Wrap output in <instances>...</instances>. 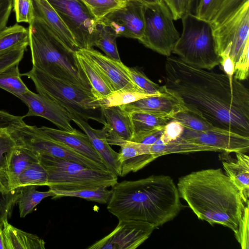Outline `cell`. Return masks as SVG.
Wrapping results in <instances>:
<instances>
[{"label": "cell", "instance_id": "cell-5", "mask_svg": "<svg viewBox=\"0 0 249 249\" xmlns=\"http://www.w3.org/2000/svg\"><path fill=\"white\" fill-rule=\"evenodd\" d=\"M21 75L32 80L38 93L53 101L69 113L86 121L93 120L104 125L106 124L100 100L92 91L53 77L33 66Z\"/></svg>", "mask_w": 249, "mask_h": 249}, {"label": "cell", "instance_id": "cell-39", "mask_svg": "<svg viewBox=\"0 0 249 249\" xmlns=\"http://www.w3.org/2000/svg\"><path fill=\"white\" fill-rule=\"evenodd\" d=\"M135 91L114 92L109 95L100 99L102 107L127 105L140 99L156 96Z\"/></svg>", "mask_w": 249, "mask_h": 249}, {"label": "cell", "instance_id": "cell-50", "mask_svg": "<svg viewBox=\"0 0 249 249\" xmlns=\"http://www.w3.org/2000/svg\"><path fill=\"white\" fill-rule=\"evenodd\" d=\"M170 10L174 20L181 19L187 13L188 0H163Z\"/></svg>", "mask_w": 249, "mask_h": 249}, {"label": "cell", "instance_id": "cell-52", "mask_svg": "<svg viewBox=\"0 0 249 249\" xmlns=\"http://www.w3.org/2000/svg\"><path fill=\"white\" fill-rule=\"evenodd\" d=\"M220 57V64L222 66L225 74L230 78L233 77L235 64L229 55H224Z\"/></svg>", "mask_w": 249, "mask_h": 249}, {"label": "cell", "instance_id": "cell-10", "mask_svg": "<svg viewBox=\"0 0 249 249\" xmlns=\"http://www.w3.org/2000/svg\"><path fill=\"white\" fill-rule=\"evenodd\" d=\"M213 32L219 56L229 55L235 64L249 45V2L213 28Z\"/></svg>", "mask_w": 249, "mask_h": 249}, {"label": "cell", "instance_id": "cell-17", "mask_svg": "<svg viewBox=\"0 0 249 249\" xmlns=\"http://www.w3.org/2000/svg\"><path fill=\"white\" fill-rule=\"evenodd\" d=\"M106 139L109 145L121 147V177L140 170L156 159L151 154L149 144L125 140L111 131L107 132Z\"/></svg>", "mask_w": 249, "mask_h": 249}, {"label": "cell", "instance_id": "cell-41", "mask_svg": "<svg viewBox=\"0 0 249 249\" xmlns=\"http://www.w3.org/2000/svg\"><path fill=\"white\" fill-rule=\"evenodd\" d=\"M248 2H249V0H224L210 22L213 28L225 21Z\"/></svg>", "mask_w": 249, "mask_h": 249}, {"label": "cell", "instance_id": "cell-4", "mask_svg": "<svg viewBox=\"0 0 249 249\" xmlns=\"http://www.w3.org/2000/svg\"><path fill=\"white\" fill-rule=\"evenodd\" d=\"M28 31L33 67L53 77L93 91L75 52L70 50L43 21L34 17Z\"/></svg>", "mask_w": 249, "mask_h": 249}, {"label": "cell", "instance_id": "cell-37", "mask_svg": "<svg viewBox=\"0 0 249 249\" xmlns=\"http://www.w3.org/2000/svg\"><path fill=\"white\" fill-rule=\"evenodd\" d=\"M93 17L99 20L126 4L127 0H81Z\"/></svg>", "mask_w": 249, "mask_h": 249}, {"label": "cell", "instance_id": "cell-8", "mask_svg": "<svg viewBox=\"0 0 249 249\" xmlns=\"http://www.w3.org/2000/svg\"><path fill=\"white\" fill-rule=\"evenodd\" d=\"M144 30L139 41L146 47L170 56L180 36L170 10L162 1L158 4L144 5Z\"/></svg>", "mask_w": 249, "mask_h": 249}, {"label": "cell", "instance_id": "cell-47", "mask_svg": "<svg viewBox=\"0 0 249 249\" xmlns=\"http://www.w3.org/2000/svg\"><path fill=\"white\" fill-rule=\"evenodd\" d=\"M249 50L247 46L235 64L233 77L239 81L247 80L249 77Z\"/></svg>", "mask_w": 249, "mask_h": 249}, {"label": "cell", "instance_id": "cell-38", "mask_svg": "<svg viewBox=\"0 0 249 249\" xmlns=\"http://www.w3.org/2000/svg\"><path fill=\"white\" fill-rule=\"evenodd\" d=\"M124 69L133 83L144 93L159 95L164 92L163 87L160 86L150 80L142 72L135 68Z\"/></svg>", "mask_w": 249, "mask_h": 249}, {"label": "cell", "instance_id": "cell-54", "mask_svg": "<svg viewBox=\"0 0 249 249\" xmlns=\"http://www.w3.org/2000/svg\"><path fill=\"white\" fill-rule=\"evenodd\" d=\"M3 221L4 220L0 219V249H5L3 231Z\"/></svg>", "mask_w": 249, "mask_h": 249}, {"label": "cell", "instance_id": "cell-53", "mask_svg": "<svg viewBox=\"0 0 249 249\" xmlns=\"http://www.w3.org/2000/svg\"><path fill=\"white\" fill-rule=\"evenodd\" d=\"M200 0H188L187 13L196 15Z\"/></svg>", "mask_w": 249, "mask_h": 249}, {"label": "cell", "instance_id": "cell-25", "mask_svg": "<svg viewBox=\"0 0 249 249\" xmlns=\"http://www.w3.org/2000/svg\"><path fill=\"white\" fill-rule=\"evenodd\" d=\"M149 148L151 154L156 159L161 156L173 153L219 152L216 149L192 142L182 137L167 143L150 144Z\"/></svg>", "mask_w": 249, "mask_h": 249}, {"label": "cell", "instance_id": "cell-15", "mask_svg": "<svg viewBox=\"0 0 249 249\" xmlns=\"http://www.w3.org/2000/svg\"><path fill=\"white\" fill-rule=\"evenodd\" d=\"M79 50L101 73L114 92H142L131 81L122 61L113 60L92 48Z\"/></svg>", "mask_w": 249, "mask_h": 249}, {"label": "cell", "instance_id": "cell-31", "mask_svg": "<svg viewBox=\"0 0 249 249\" xmlns=\"http://www.w3.org/2000/svg\"><path fill=\"white\" fill-rule=\"evenodd\" d=\"M97 34L93 46L99 48L109 58L121 62L116 44L117 36L106 25L97 21Z\"/></svg>", "mask_w": 249, "mask_h": 249}, {"label": "cell", "instance_id": "cell-7", "mask_svg": "<svg viewBox=\"0 0 249 249\" xmlns=\"http://www.w3.org/2000/svg\"><path fill=\"white\" fill-rule=\"evenodd\" d=\"M182 31L172 53L185 63L211 70L220 64L210 22L186 13L181 18Z\"/></svg>", "mask_w": 249, "mask_h": 249}, {"label": "cell", "instance_id": "cell-40", "mask_svg": "<svg viewBox=\"0 0 249 249\" xmlns=\"http://www.w3.org/2000/svg\"><path fill=\"white\" fill-rule=\"evenodd\" d=\"M20 191V187L11 190L0 185V219L5 220L10 217Z\"/></svg>", "mask_w": 249, "mask_h": 249}, {"label": "cell", "instance_id": "cell-33", "mask_svg": "<svg viewBox=\"0 0 249 249\" xmlns=\"http://www.w3.org/2000/svg\"><path fill=\"white\" fill-rule=\"evenodd\" d=\"M99 187L74 191H55L53 198L64 196L77 197L101 204H107L111 195V190Z\"/></svg>", "mask_w": 249, "mask_h": 249}, {"label": "cell", "instance_id": "cell-14", "mask_svg": "<svg viewBox=\"0 0 249 249\" xmlns=\"http://www.w3.org/2000/svg\"><path fill=\"white\" fill-rule=\"evenodd\" d=\"M182 137L208 146L224 153H247L249 150V137L215 128L205 131H196L184 127Z\"/></svg>", "mask_w": 249, "mask_h": 249}, {"label": "cell", "instance_id": "cell-6", "mask_svg": "<svg viewBox=\"0 0 249 249\" xmlns=\"http://www.w3.org/2000/svg\"><path fill=\"white\" fill-rule=\"evenodd\" d=\"M37 158L47 173L46 186L53 191L112 187L118 182V176L108 170L90 168L46 154H38Z\"/></svg>", "mask_w": 249, "mask_h": 249}, {"label": "cell", "instance_id": "cell-3", "mask_svg": "<svg viewBox=\"0 0 249 249\" xmlns=\"http://www.w3.org/2000/svg\"><path fill=\"white\" fill-rule=\"evenodd\" d=\"M177 187L197 217L213 225H222L234 232L246 206L239 190L221 168L193 172L178 179Z\"/></svg>", "mask_w": 249, "mask_h": 249}, {"label": "cell", "instance_id": "cell-2", "mask_svg": "<svg viewBox=\"0 0 249 249\" xmlns=\"http://www.w3.org/2000/svg\"><path fill=\"white\" fill-rule=\"evenodd\" d=\"M107 209L119 220L149 223L155 228L173 220L184 208L177 186L165 175L117 182Z\"/></svg>", "mask_w": 249, "mask_h": 249}, {"label": "cell", "instance_id": "cell-56", "mask_svg": "<svg viewBox=\"0 0 249 249\" xmlns=\"http://www.w3.org/2000/svg\"><path fill=\"white\" fill-rule=\"evenodd\" d=\"M6 130H0V133H2L3 131H5Z\"/></svg>", "mask_w": 249, "mask_h": 249}, {"label": "cell", "instance_id": "cell-46", "mask_svg": "<svg viewBox=\"0 0 249 249\" xmlns=\"http://www.w3.org/2000/svg\"><path fill=\"white\" fill-rule=\"evenodd\" d=\"M25 49L15 50L0 53V73L22 59Z\"/></svg>", "mask_w": 249, "mask_h": 249}, {"label": "cell", "instance_id": "cell-29", "mask_svg": "<svg viewBox=\"0 0 249 249\" xmlns=\"http://www.w3.org/2000/svg\"><path fill=\"white\" fill-rule=\"evenodd\" d=\"M37 186H27L20 187L19 196L17 201L18 206L20 217H25L44 198L55 196L51 190L40 192L36 190Z\"/></svg>", "mask_w": 249, "mask_h": 249}, {"label": "cell", "instance_id": "cell-36", "mask_svg": "<svg viewBox=\"0 0 249 249\" xmlns=\"http://www.w3.org/2000/svg\"><path fill=\"white\" fill-rule=\"evenodd\" d=\"M170 119L178 121L186 128L196 131H205L217 128L201 116L187 109L173 115Z\"/></svg>", "mask_w": 249, "mask_h": 249}, {"label": "cell", "instance_id": "cell-55", "mask_svg": "<svg viewBox=\"0 0 249 249\" xmlns=\"http://www.w3.org/2000/svg\"><path fill=\"white\" fill-rule=\"evenodd\" d=\"M144 5H150L159 3L163 0H135Z\"/></svg>", "mask_w": 249, "mask_h": 249}, {"label": "cell", "instance_id": "cell-11", "mask_svg": "<svg viewBox=\"0 0 249 249\" xmlns=\"http://www.w3.org/2000/svg\"><path fill=\"white\" fill-rule=\"evenodd\" d=\"M155 229L147 222L120 220L111 232L87 249H135L145 241Z\"/></svg>", "mask_w": 249, "mask_h": 249}, {"label": "cell", "instance_id": "cell-27", "mask_svg": "<svg viewBox=\"0 0 249 249\" xmlns=\"http://www.w3.org/2000/svg\"><path fill=\"white\" fill-rule=\"evenodd\" d=\"M75 54L93 91L99 99L114 92L101 73L80 50L75 52Z\"/></svg>", "mask_w": 249, "mask_h": 249}, {"label": "cell", "instance_id": "cell-22", "mask_svg": "<svg viewBox=\"0 0 249 249\" xmlns=\"http://www.w3.org/2000/svg\"><path fill=\"white\" fill-rule=\"evenodd\" d=\"M236 160H222L226 175L239 190L245 203L249 196V157L245 153H236Z\"/></svg>", "mask_w": 249, "mask_h": 249}, {"label": "cell", "instance_id": "cell-32", "mask_svg": "<svg viewBox=\"0 0 249 249\" xmlns=\"http://www.w3.org/2000/svg\"><path fill=\"white\" fill-rule=\"evenodd\" d=\"M18 65H14L0 73V88L17 97L29 90L21 78Z\"/></svg>", "mask_w": 249, "mask_h": 249}, {"label": "cell", "instance_id": "cell-26", "mask_svg": "<svg viewBox=\"0 0 249 249\" xmlns=\"http://www.w3.org/2000/svg\"><path fill=\"white\" fill-rule=\"evenodd\" d=\"M38 161L37 155L33 152L16 146L12 151L7 172L9 188L14 190L19 188L18 180L20 174L29 165Z\"/></svg>", "mask_w": 249, "mask_h": 249}, {"label": "cell", "instance_id": "cell-49", "mask_svg": "<svg viewBox=\"0 0 249 249\" xmlns=\"http://www.w3.org/2000/svg\"><path fill=\"white\" fill-rule=\"evenodd\" d=\"M25 115L16 116L4 110H0V130L7 131L23 123Z\"/></svg>", "mask_w": 249, "mask_h": 249}, {"label": "cell", "instance_id": "cell-34", "mask_svg": "<svg viewBox=\"0 0 249 249\" xmlns=\"http://www.w3.org/2000/svg\"><path fill=\"white\" fill-rule=\"evenodd\" d=\"M16 146L7 131L0 133V185L9 190L11 189L8 186L7 172L12 151Z\"/></svg>", "mask_w": 249, "mask_h": 249}, {"label": "cell", "instance_id": "cell-48", "mask_svg": "<svg viewBox=\"0 0 249 249\" xmlns=\"http://www.w3.org/2000/svg\"><path fill=\"white\" fill-rule=\"evenodd\" d=\"M163 129H155L134 134L130 141L144 144H154L161 136Z\"/></svg>", "mask_w": 249, "mask_h": 249}, {"label": "cell", "instance_id": "cell-42", "mask_svg": "<svg viewBox=\"0 0 249 249\" xmlns=\"http://www.w3.org/2000/svg\"><path fill=\"white\" fill-rule=\"evenodd\" d=\"M13 11L17 22L30 24L34 18L33 0H13Z\"/></svg>", "mask_w": 249, "mask_h": 249}, {"label": "cell", "instance_id": "cell-28", "mask_svg": "<svg viewBox=\"0 0 249 249\" xmlns=\"http://www.w3.org/2000/svg\"><path fill=\"white\" fill-rule=\"evenodd\" d=\"M29 45L28 29L16 24L6 27L0 32V53L18 49H25Z\"/></svg>", "mask_w": 249, "mask_h": 249}, {"label": "cell", "instance_id": "cell-12", "mask_svg": "<svg viewBox=\"0 0 249 249\" xmlns=\"http://www.w3.org/2000/svg\"><path fill=\"white\" fill-rule=\"evenodd\" d=\"M144 5L135 0H127L124 7L116 10L99 20L107 26L117 37L140 40L144 27Z\"/></svg>", "mask_w": 249, "mask_h": 249}, {"label": "cell", "instance_id": "cell-44", "mask_svg": "<svg viewBox=\"0 0 249 249\" xmlns=\"http://www.w3.org/2000/svg\"><path fill=\"white\" fill-rule=\"evenodd\" d=\"M249 200H248L243 214L240 219L238 229L234 232L236 238L243 249H248L249 248Z\"/></svg>", "mask_w": 249, "mask_h": 249}, {"label": "cell", "instance_id": "cell-20", "mask_svg": "<svg viewBox=\"0 0 249 249\" xmlns=\"http://www.w3.org/2000/svg\"><path fill=\"white\" fill-rule=\"evenodd\" d=\"M120 106L128 113L146 112L169 119L173 115L185 109L175 97L165 91L156 96L142 98Z\"/></svg>", "mask_w": 249, "mask_h": 249}, {"label": "cell", "instance_id": "cell-43", "mask_svg": "<svg viewBox=\"0 0 249 249\" xmlns=\"http://www.w3.org/2000/svg\"><path fill=\"white\" fill-rule=\"evenodd\" d=\"M224 0H200L196 16L210 22Z\"/></svg>", "mask_w": 249, "mask_h": 249}, {"label": "cell", "instance_id": "cell-30", "mask_svg": "<svg viewBox=\"0 0 249 249\" xmlns=\"http://www.w3.org/2000/svg\"><path fill=\"white\" fill-rule=\"evenodd\" d=\"M129 114L133 135L155 129L163 128L171 120L169 118L149 112L134 111Z\"/></svg>", "mask_w": 249, "mask_h": 249}, {"label": "cell", "instance_id": "cell-1", "mask_svg": "<svg viewBox=\"0 0 249 249\" xmlns=\"http://www.w3.org/2000/svg\"><path fill=\"white\" fill-rule=\"evenodd\" d=\"M164 91L214 127L249 137V91L225 73L192 66L177 57L165 63Z\"/></svg>", "mask_w": 249, "mask_h": 249}, {"label": "cell", "instance_id": "cell-51", "mask_svg": "<svg viewBox=\"0 0 249 249\" xmlns=\"http://www.w3.org/2000/svg\"><path fill=\"white\" fill-rule=\"evenodd\" d=\"M12 7L13 0H0V32L6 27Z\"/></svg>", "mask_w": 249, "mask_h": 249}, {"label": "cell", "instance_id": "cell-45", "mask_svg": "<svg viewBox=\"0 0 249 249\" xmlns=\"http://www.w3.org/2000/svg\"><path fill=\"white\" fill-rule=\"evenodd\" d=\"M184 127L178 121H170L164 126L160 138L155 143L160 144L175 141L181 137Z\"/></svg>", "mask_w": 249, "mask_h": 249}, {"label": "cell", "instance_id": "cell-35", "mask_svg": "<svg viewBox=\"0 0 249 249\" xmlns=\"http://www.w3.org/2000/svg\"><path fill=\"white\" fill-rule=\"evenodd\" d=\"M47 173L39 161L35 162L26 168L20 174L18 187L27 186H46Z\"/></svg>", "mask_w": 249, "mask_h": 249}, {"label": "cell", "instance_id": "cell-19", "mask_svg": "<svg viewBox=\"0 0 249 249\" xmlns=\"http://www.w3.org/2000/svg\"><path fill=\"white\" fill-rule=\"evenodd\" d=\"M39 128L51 139L66 145L78 153L108 168L106 162L94 148L85 133L75 129L69 132L46 126H42Z\"/></svg>", "mask_w": 249, "mask_h": 249}, {"label": "cell", "instance_id": "cell-16", "mask_svg": "<svg viewBox=\"0 0 249 249\" xmlns=\"http://www.w3.org/2000/svg\"><path fill=\"white\" fill-rule=\"evenodd\" d=\"M28 107V111L25 115L44 118L55 124L59 129L71 132L74 129L71 125L70 113L53 101L46 96L29 90L19 95Z\"/></svg>", "mask_w": 249, "mask_h": 249}, {"label": "cell", "instance_id": "cell-13", "mask_svg": "<svg viewBox=\"0 0 249 249\" xmlns=\"http://www.w3.org/2000/svg\"><path fill=\"white\" fill-rule=\"evenodd\" d=\"M24 145L26 149L36 155H48L75 162L90 168L108 170L106 166L83 156L66 145L51 139L38 128L33 129L28 133Z\"/></svg>", "mask_w": 249, "mask_h": 249}, {"label": "cell", "instance_id": "cell-23", "mask_svg": "<svg viewBox=\"0 0 249 249\" xmlns=\"http://www.w3.org/2000/svg\"><path fill=\"white\" fill-rule=\"evenodd\" d=\"M5 249H44L45 241L37 235L26 232L12 226L8 220L3 221Z\"/></svg>", "mask_w": 249, "mask_h": 249}, {"label": "cell", "instance_id": "cell-9", "mask_svg": "<svg viewBox=\"0 0 249 249\" xmlns=\"http://www.w3.org/2000/svg\"><path fill=\"white\" fill-rule=\"evenodd\" d=\"M72 34L79 48H92L97 21L81 0H47Z\"/></svg>", "mask_w": 249, "mask_h": 249}, {"label": "cell", "instance_id": "cell-24", "mask_svg": "<svg viewBox=\"0 0 249 249\" xmlns=\"http://www.w3.org/2000/svg\"><path fill=\"white\" fill-rule=\"evenodd\" d=\"M102 111L110 130L121 138L130 141L133 130L129 113L119 106L102 107Z\"/></svg>", "mask_w": 249, "mask_h": 249}, {"label": "cell", "instance_id": "cell-18", "mask_svg": "<svg viewBox=\"0 0 249 249\" xmlns=\"http://www.w3.org/2000/svg\"><path fill=\"white\" fill-rule=\"evenodd\" d=\"M74 122L88 136L95 150L106 162L108 170L117 176L121 177V165L119 160V153L114 151L108 143L104 129L92 128L87 121L70 113Z\"/></svg>", "mask_w": 249, "mask_h": 249}, {"label": "cell", "instance_id": "cell-21", "mask_svg": "<svg viewBox=\"0 0 249 249\" xmlns=\"http://www.w3.org/2000/svg\"><path fill=\"white\" fill-rule=\"evenodd\" d=\"M33 3L34 17L43 21L70 50H79L72 34L47 0H33Z\"/></svg>", "mask_w": 249, "mask_h": 249}]
</instances>
